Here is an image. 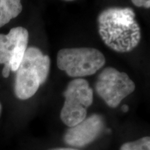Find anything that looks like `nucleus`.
Returning <instances> with one entry per match:
<instances>
[{"label": "nucleus", "instance_id": "ddd939ff", "mask_svg": "<svg viewBox=\"0 0 150 150\" xmlns=\"http://www.w3.org/2000/svg\"><path fill=\"white\" fill-rule=\"evenodd\" d=\"M1 109H2V107H1V104H0V115H1Z\"/></svg>", "mask_w": 150, "mask_h": 150}, {"label": "nucleus", "instance_id": "423d86ee", "mask_svg": "<svg viewBox=\"0 0 150 150\" xmlns=\"http://www.w3.org/2000/svg\"><path fill=\"white\" fill-rule=\"evenodd\" d=\"M29 32L25 28L11 29L8 34H0V64L16 72L27 49Z\"/></svg>", "mask_w": 150, "mask_h": 150}, {"label": "nucleus", "instance_id": "20e7f679", "mask_svg": "<svg viewBox=\"0 0 150 150\" xmlns=\"http://www.w3.org/2000/svg\"><path fill=\"white\" fill-rule=\"evenodd\" d=\"M63 95L61 119L67 127H74L86 117L87 108L93 102V91L87 81L78 78L68 83Z\"/></svg>", "mask_w": 150, "mask_h": 150}, {"label": "nucleus", "instance_id": "6e6552de", "mask_svg": "<svg viewBox=\"0 0 150 150\" xmlns=\"http://www.w3.org/2000/svg\"><path fill=\"white\" fill-rule=\"evenodd\" d=\"M22 11L21 0H0V27L18 17Z\"/></svg>", "mask_w": 150, "mask_h": 150}, {"label": "nucleus", "instance_id": "39448f33", "mask_svg": "<svg viewBox=\"0 0 150 150\" xmlns=\"http://www.w3.org/2000/svg\"><path fill=\"white\" fill-rule=\"evenodd\" d=\"M135 88L134 82L127 73L111 67H106L101 72L95 83L97 93L110 108L117 107Z\"/></svg>", "mask_w": 150, "mask_h": 150}, {"label": "nucleus", "instance_id": "9b49d317", "mask_svg": "<svg viewBox=\"0 0 150 150\" xmlns=\"http://www.w3.org/2000/svg\"><path fill=\"white\" fill-rule=\"evenodd\" d=\"M50 150H79V149H73V148H55V149H52Z\"/></svg>", "mask_w": 150, "mask_h": 150}, {"label": "nucleus", "instance_id": "f257e3e1", "mask_svg": "<svg viewBox=\"0 0 150 150\" xmlns=\"http://www.w3.org/2000/svg\"><path fill=\"white\" fill-rule=\"evenodd\" d=\"M99 34L108 47L119 53H126L138 47L141 29L136 13L129 7H110L97 18Z\"/></svg>", "mask_w": 150, "mask_h": 150}, {"label": "nucleus", "instance_id": "f03ea898", "mask_svg": "<svg viewBox=\"0 0 150 150\" xmlns=\"http://www.w3.org/2000/svg\"><path fill=\"white\" fill-rule=\"evenodd\" d=\"M50 69V59L40 49L31 47L27 49L17 70L14 91L16 97L25 100L36 93L45 82Z\"/></svg>", "mask_w": 150, "mask_h": 150}, {"label": "nucleus", "instance_id": "f8f14e48", "mask_svg": "<svg viewBox=\"0 0 150 150\" xmlns=\"http://www.w3.org/2000/svg\"><path fill=\"white\" fill-rule=\"evenodd\" d=\"M122 110L123 112H126L129 110V106H127V105H123V106H122Z\"/></svg>", "mask_w": 150, "mask_h": 150}, {"label": "nucleus", "instance_id": "1a4fd4ad", "mask_svg": "<svg viewBox=\"0 0 150 150\" xmlns=\"http://www.w3.org/2000/svg\"><path fill=\"white\" fill-rule=\"evenodd\" d=\"M120 150H150V138L146 136L136 141L125 142Z\"/></svg>", "mask_w": 150, "mask_h": 150}, {"label": "nucleus", "instance_id": "0eeeda50", "mask_svg": "<svg viewBox=\"0 0 150 150\" xmlns=\"http://www.w3.org/2000/svg\"><path fill=\"white\" fill-rule=\"evenodd\" d=\"M104 128L102 116L93 114L75 126L70 127L65 132L63 140L67 145L72 147H84L96 139Z\"/></svg>", "mask_w": 150, "mask_h": 150}, {"label": "nucleus", "instance_id": "7ed1b4c3", "mask_svg": "<svg viewBox=\"0 0 150 150\" xmlns=\"http://www.w3.org/2000/svg\"><path fill=\"white\" fill-rule=\"evenodd\" d=\"M106 59L102 52L91 47L64 48L57 54L56 63L69 76L81 78L95 74L104 66Z\"/></svg>", "mask_w": 150, "mask_h": 150}, {"label": "nucleus", "instance_id": "4468645a", "mask_svg": "<svg viewBox=\"0 0 150 150\" xmlns=\"http://www.w3.org/2000/svg\"><path fill=\"white\" fill-rule=\"evenodd\" d=\"M65 1H73V0H65Z\"/></svg>", "mask_w": 150, "mask_h": 150}, {"label": "nucleus", "instance_id": "9d476101", "mask_svg": "<svg viewBox=\"0 0 150 150\" xmlns=\"http://www.w3.org/2000/svg\"><path fill=\"white\" fill-rule=\"evenodd\" d=\"M131 1L138 7H144L146 8H150V0H131Z\"/></svg>", "mask_w": 150, "mask_h": 150}]
</instances>
